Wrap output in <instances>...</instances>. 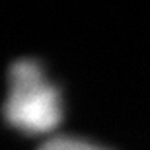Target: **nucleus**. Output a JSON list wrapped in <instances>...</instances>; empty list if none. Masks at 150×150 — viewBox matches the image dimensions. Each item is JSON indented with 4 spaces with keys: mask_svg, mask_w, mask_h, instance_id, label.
<instances>
[{
    "mask_svg": "<svg viewBox=\"0 0 150 150\" xmlns=\"http://www.w3.org/2000/svg\"><path fill=\"white\" fill-rule=\"evenodd\" d=\"M4 113L12 127L29 134L51 133L61 123V94L37 62L18 61L12 67Z\"/></svg>",
    "mask_w": 150,
    "mask_h": 150,
    "instance_id": "obj_1",
    "label": "nucleus"
},
{
    "mask_svg": "<svg viewBox=\"0 0 150 150\" xmlns=\"http://www.w3.org/2000/svg\"><path fill=\"white\" fill-rule=\"evenodd\" d=\"M39 150H105V148L96 146L88 140L74 139V137H53Z\"/></svg>",
    "mask_w": 150,
    "mask_h": 150,
    "instance_id": "obj_2",
    "label": "nucleus"
}]
</instances>
